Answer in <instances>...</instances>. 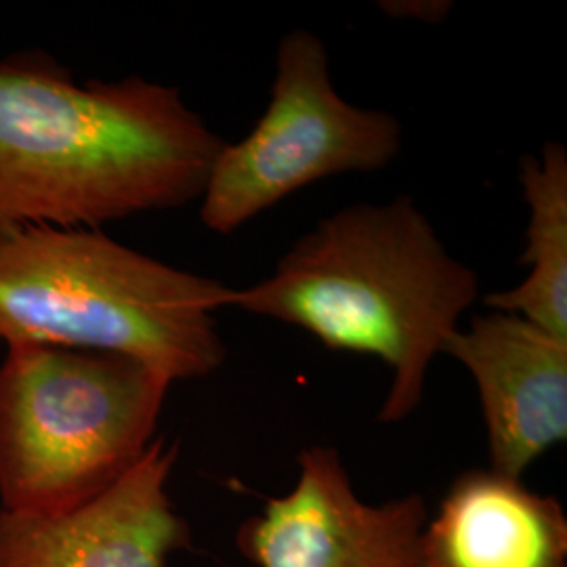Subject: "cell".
<instances>
[{
    "instance_id": "cell-1",
    "label": "cell",
    "mask_w": 567,
    "mask_h": 567,
    "mask_svg": "<svg viewBox=\"0 0 567 567\" xmlns=\"http://www.w3.org/2000/svg\"><path fill=\"white\" fill-rule=\"evenodd\" d=\"M224 143L173 86L76 82L34 53L0 61V234L198 203Z\"/></svg>"
},
{
    "instance_id": "cell-5",
    "label": "cell",
    "mask_w": 567,
    "mask_h": 567,
    "mask_svg": "<svg viewBox=\"0 0 567 567\" xmlns=\"http://www.w3.org/2000/svg\"><path fill=\"white\" fill-rule=\"evenodd\" d=\"M400 150L402 122L341 97L324 41L292 30L278 44L264 116L213 161L198 200L200 221L213 234H234L307 185L381 171Z\"/></svg>"
},
{
    "instance_id": "cell-7",
    "label": "cell",
    "mask_w": 567,
    "mask_h": 567,
    "mask_svg": "<svg viewBox=\"0 0 567 567\" xmlns=\"http://www.w3.org/2000/svg\"><path fill=\"white\" fill-rule=\"evenodd\" d=\"M179 447L156 437L116 484L70 513L0 511V567H168L187 527L168 480Z\"/></svg>"
},
{
    "instance_id": "cell-6",
    "label": "cell",
    "mask_w": 567,
    "mask_h": 567,
    "mask_svg": "<svg viewBox=\"0 0 567 567\" xmlns=\"http://www.w3.org/2000/svg\"><path fill=\"white\" fill-rule=\"evenodd\" d=\"M425 522L421 496L368 505L334 447H307L297 486L267 501L240 547L261 567H426Z\"/></svg>"
},
{
    "instance_id": "cell-9",
    "label": "cell",
    "mask_w": 567,
    "mask_h": 567,
    "mask_svg": "<svg viewBox=\"0 0 567 567\" xmlns=\"http://www.w3.org/2000/svg\"><path fill=\"white\" fill-rule=\"evenodd\" d=\"M426 567H567V519L517 477L468 471L423 536Z\"/></svg>"
},
{
    "instance_id": "cell-8",
    "label": "cell",
    "mask_w": 567,
    "mask_h": 567,
    "mask_svg": "<svg viewBox=\"0 0 567 567\" xmlns=\"http://www.w3.org/2000/svg\"><path fill=\"white\" fill-rule=\"evenodd\" d=\"M444 353L471 372L486 421L492 471L522 480L567 437V339L519 316L477 313Z\"/></svg>"
},
{
    "instance_id": "cell-4",
    "label": "cell",
    "mask_w": 567,
    "mask_h": 567,
    "mask_svg": "<svg viewBox=\"0 0 567 567\" xmlns=\"http://www.w3.org/2000/svg\"><path fill=\"white\" fill-rule=\"evenodd\" d=\"M171 385L124 355L7 347L0 364V511L61 515L116 484L156 440Z\"/></svg>"
},
{
    "instance_id": "cell-2",
    "label": "cell",
    "mask_w": 567,
    "mask_h": 567,
    "mask_svg": "<svg viewBox=\"0 0 567 567\" xmlns=\"http://www.w3.org/2000/svg\"><path fill=\"white\" fill-rule=\"evenodd\" d=\"M482 295L410 194L330 213L274 271L234 288L229 307L301 328L334 351L374 355L391 370L379 421L398 423L423 400L426 374Z\"/></svg>"
},
{
    "instance_id": "cell-3",
    "label": "cell",
    "mask_w": 567,
    "mask_h": 567,
    "mask_svg": "<svg viewBox=\"0 0 567 567\" xmlns=\"http://www.w3.org/2000/svg\"><path fill=\"white\" fill-rule=\"evenodd\" d=\"M234 288L164 264L102 229L0 234V344L124 355L171 383L225 362L217 311Z\"/></svg>"
},
{
    "instance_id": "cell-10",
    "label": "cell",
    "mask_w": 567,
    "mask_h": 567,
    "mask_svg": "<svg viewBox=\"0 0 567 567\" xmlns=\"http://www.w3.org/2000/svg\"><path fill=\"white\" fill-rule=\"evenodd\" d=\"M519 185L529 208L522 264L526 280L489 292L486 309L519 316L567 339V150L547 142L519 161Z\"/></svg>"
}]
</instances>
